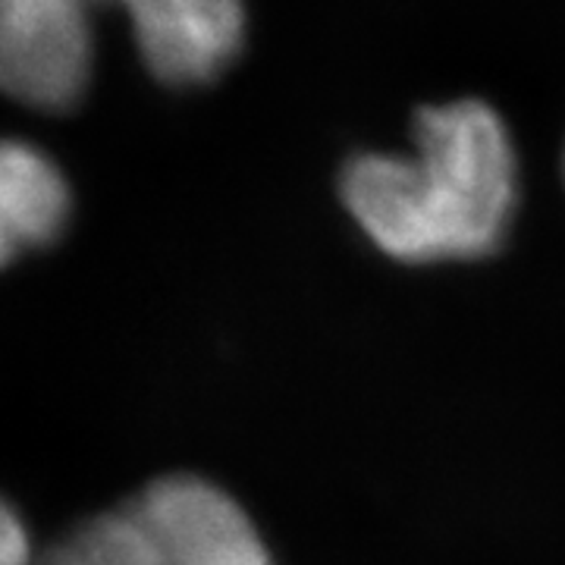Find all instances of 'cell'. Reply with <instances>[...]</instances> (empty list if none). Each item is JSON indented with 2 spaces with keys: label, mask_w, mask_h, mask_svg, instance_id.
Wrapping results in <instances>:
<instances>
[{
  "label": "cell",
  "mask_w": 565,
  "mask_h": 565,
  "mask_svg": "<svg viewBox=\"0 0 565 565\" xmlns=\"http://www.w3.org/2000/svg\"><path fill=\"white\" fill-rule=\"evenodd\" d=\"M415 151H362L340 177V199L367 243L403 264L484 258L503 245L519 207V154L484 102L430 104Z\"/></svg>",
  "instance_id": "1"
},
{
  "label": "cell",
  "mask_w": 565,
  "mask_h": 565,
  "mask_svg": "<svg viewBox=\"0 0 565 565\" xmlns=\"http://www.w3.org/2000/svg\"><path fill=\"white\" fill-rule=\"evenodd\" d=\"M102 0H0V92L63 114L85 98Z\"/></svg>",
  "instance_id": "2"
},
{
  "label": "cell",
  "mask_w": 565,
  "mask_h": 565,
  "mask_svg": "<svg viewBox=\"0 0 565 565\" xmlns=\"http://www.w3.org/2000/svg\"><path fill=\"white\" fill-rule=\"evenodd\" d=\"M132 505L154 534L163 565H274L248 512L199 475L161 478Z\"/></svg>",
  "instance_id": "3"
},
{
  "label": "cell",
  "mask_w": 565,
  "mask_h": 565,
  "mask_svg": "<svg viewBox=\"0 0 565 565\" xmlns=\"http://www.w3.org/2000/svg\"><path fill=\"white\" fill-rule=\"evenodd\" d=\"M107 3V0H102ZM132 25L148 73L163 85H207L239 57L243 0H110Z\"/></svg>",
  "instance_id": "4"
},
{
  "label": "cell",
  "mask_w": 565,
  "mask_h": 565,
  "mask_svg": "<svg viewBox=\"0 0 565 565\" xmlns=\"http://www.w3.org/2000/svg\"><path fill=\"white\" fill-rule=\"evenodd\" d=\"M73 211L63 170L41 148L20 139L0 141V223L17 248L61 239Z\"/></svg>",
  "instance_id": "5"
},
{
  "label": "cell",
  "mask_w": 565,
  "mask_h": 565,
  "mask_svg": "<svg viewBox=\"0 0 565 565\" xmlns=\"http://www.w3.org/2000/svg\"><path fill=\"white\" fill-rule=\"evenodd\" d=\"M39 565H163V556L154 534L129 503L63 534Z\"/></svg>",
  "instance_id": "6"
},
{
  "label": "cell",
  "mask_w": 565,
  "mask_h": 565,
  "mask_svg": "<svg viewBox=\"0 0 565 565\" xmlns=\"http://www.w3.org/2000/svg\"><path fill=\"white\" fill-rule=\"evenodd\" d=\"M0 565H39L20 512L0 497Z\"/></svg>",
  "instance_id": "7"
},
{
  "label": "cell",
  "mask_w": 565,
  "mask_h": 565,
  "mask_svg": "<svg viewBox=\"0 0 565 565\" xmlns=\"http://www.w3.org/2000/svg\"><path fill=\"white\" fill-rule=\"evenodd\" d=\"M17 252H20V248L13 245L10 233H7V230H3V223H0V267L13 262V255H17Z\"/></svg>",
  "instance_id": "8"
}]
</instances>
